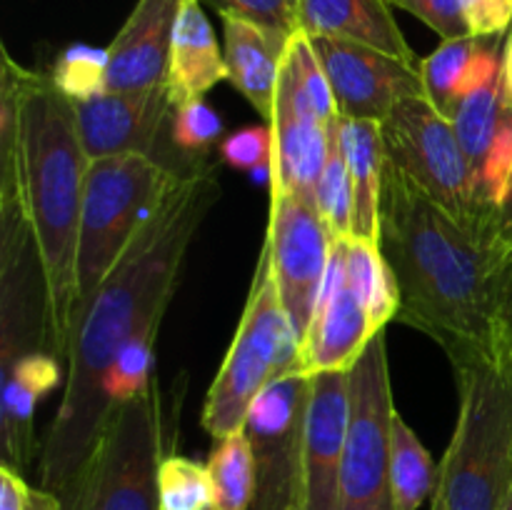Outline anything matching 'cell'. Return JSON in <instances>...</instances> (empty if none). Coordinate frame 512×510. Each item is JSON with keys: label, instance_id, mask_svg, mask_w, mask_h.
Wrapping results in <instances>:
<instances>
[{"label": "cell", "instance_id": "obj_1", "mask_svg": "<svg viewBox=\"0 0 512 510\" xmlns=\"http://www.w3.org/2000/svg\"><path fill=\"white\" fill-rule=\"evenodd\" d=\"M220 195L213 160L193 158L178 170L168 193L75 320L63 398L40 445V488L53 493L65 510L78 495L113 410L105 393L110 370L133 340L158 338L190 243Z\"/></svg>", "mask_w": 512, "mask_h": 510}, {"label": "cell", "instance_id": "obj_2", "mask_svg": "<svg viewBox=\"0 0 512 510\" xmlns=\"http://www.w3.org/2000/svg\"><path fill=\"white\" fill-rule=\"evenodd\" d=\"M380 253L398 285L395 320L433 338L453 365L498 353V288L508 253L493 235L435 203L390 160Z\"/></svg>", "mask_w": 512, "mask_h": 510}, {"label": "cell", "instance_id": "obj_3", "mask_svg": "<svg viewBox=\"0 0 512 510\" xmlns=\"http://www.w3.org/2000/svg\"><path fill=\"white\" fill-rule=\"evenodd\" d=\"M0 60V78L15 90L20 188L48 280L50 353L68 363L78 298L80 213L90 158L80 140L75 103L60 93L50 73L25 68L8 48H3Z\"/></svg>", "mask_w": 512, "mask_h": 510}, {"label": "cell", "instance_id": "obj_4", "mask_svg": "<svg viewBox=\"0 0 512 510\" xmlns=\"http://www.w3.org/2000/svg\"><path fill=\"white\" fill-rule=\"evenodd\" d=\"M458 423L440 463L433 510H503L512 490V358L500 350L453 365Z\"/></svg>", "mask_w": 512, "mask_h": 510}, {"label": "cell", "instance_id": "obj_5", "mask_svg": "<svg viewBox=\"0 0 512 510\" xmlns=\"http://www.w3.org/2000/svg\"><path fill=\"white\" fill-rule=\"evenodd\" d=\"M175 175L178 170L168 168L153 155H113L90 160L80 213L75 268L78 298L73 325L95 290L113 273L155 205L168 193Z\"/></svg>", "mask_w": 512, "mask_h": 510}, {"label": "cell", "instance_id": "obj_6", "mask_svg": "<svg viewBox=\"0 0 512 510\" xmlns=\"http://www.w3.org/2000/svg\"><path fill=\"white\" fill-rule=\"evenodd\" d=\"M298 355L300 343L280 303L278 285L263 248L243 318L205 400L203 428L208 435L218 440L243 430L255 398L273 380L295 373Z\"/></svg>", "mask_w": 512, "mask_h": 510}, {"label": "cell", "instance_id": "obj_7", "mask_svg": "<svg viewBox=\"0 0 512 510\" xmlns=\"http://www.w3.org/2000/svg\"><path fill=\"white\" fill-rule=\"evenodd\" d=\"M163 458V403L153 380L145 393L110 410L68 510H160Z\"/></svg>", "mask_w": 512, "mask_h": 510}, {"label": "cell", "instance_id": "obj_8", "mask_svg": "<svg viewBox=\"0 0 512 510\" xmlns=\"http://www.w3.org/2000/svg\"><path fill=\"white\" fill-rule=\"evenodd\" d=\"M388 160L425 195L475 230L495 238V223L483 210L455 125L428 95L405 98L380 123Z\"/></svg>", "mask_w": 512, "mask_h": 510}, {"label": "cell", "instance_id": "obj_9", "mask_svg": "<svg viewBox=\"0 0 512 510\" xmlns=\"http://www.w3.org/2000/svg\"><path fill=\"white\" fill-rule=\"evenodd\" d=\"M393 388L388 345L378 333L350 368V415L340 468V510H395L390 488Z\"/></svg>", "mask_w": 512, "mask_h": 510}, {"label": "cell", "instance_id": "obj_10", "mask_svg": "<svg viewBox=\"0 0 512 510\" xmlns=\"http://www.w3.org/2000/svg\"><path fill=\"white\" fill-rule=\"evenodd\" d=\"M310 375L285 373L255 398L243 433L255 458V500L250 510H300L303 443Z\"/></svg>", "mask_w": 512, "mask_h": 510}, {"label": "cell", "instance_id": "obj_11", "mask_svg": "<svg viewBox=\"0 0 512 510\" xmlns=\"http://www.w3.org/2000/svg\"><path fill=\"white\" fill-rule=\"evenodd\" d=\"M333 243V233L318 210L288 190L270 185V223L263 248L278 285L280 303L300 345L308 338L318 310Z\"/></svg>", "mask_w": 512, "mask_h": 510}, {"label": "cell", "instance_id": "obj_12", "mask_svg": "<svg viewBox=\"0 0 512 510\" xmlns=\"http://www.w3.org/2000/svg\"><path fill=\"white\" fill-rule=\"evenodd\" d=\"M310 43L328 75L340 118L383 123L400 100L425 95L420 63L353 40L310 38Z\"/></svg>", "mask_w": 512, "mask_h": 510}, {"label": "cell", "instance_id": "obj_13", "mask_svg": "<svg viewBox=\"0 0 512 510\" xmlns=\"http://www.w3.org/2000/svg\"><path fill=\"white\" fill-rule=\"evenodd\" d=\"M273 165L270 185L288 190L298 200L318 210V183L328 158V125L298 83V75L283 55L273 115Z\"/></svg>", "mask_w": 512, "mask_h": 510}, {"label": "cell", "instance_id": "obj_14", "mask_svg": "<svg viewBox=\"0 0 512 510\" xmlns=\"http://www.w3.org/2000/svg\"><path fill=\"white\" fill-rule=\"evenodd\" d=\"M350 415V370L310 375L300 510H340V468Z\"/></svg>", "mask_w": 512, "mask_h": 510}, {"label": "cell", "instance_id": "obj_15", "mask_svg": "<svg viewBox=\"0 0 512 510\" xmlns=\"http://www.w3.org/2000/svg\"><path fill=\"white\" fill-rule=\"evenodd\" d=\"M345 240L333 243L318 310H315L308 338L300 345L295 373L313 375L320 370H350L358 363L370 340L378 335L368 308L348 280Z\"/></svg>", "mask_w": 512, "mask_h": 510}, {"label": "cell", "instance_id": "obj_16", "mask_svg": "<svg viewBox=\"0 0 512 510\" xmlns=\"http://www.w3.org/2000/svg\"><path fill=\"white\" fill-rule=\"evenodd\" d=\"M168 85L130 93H105L75 103L80 140L90 160L113 155H153L158 138L173 120Z\"/></svg>", "mask_w": 512, "mask_h": 510}, {"label": "cell", "instance_id": "obj_17", "mask_svg": "<svg viewBox=\"0 0 512 510\" xmlns=\"http://www.w3.org/2000/svg\"><path fill=\"white\" fill-rule=\"evenodd\" d=\"M183 0H138L108 45V80L113 93L168 85L175 18Z\"/></svg>", "mask_w": 512, "mask_h": 510}, {"label": "cell", "instance_id": "obj_18", "mask_svg": "<svg viewBox=\"0 0 512 510\" xmlns=\"http://www.w3.org/2000/svg\"><path fill=\"white\" fill-rule=\"evenodd\" d=\"M390 8V0H298L300 30L308 38L353 40L420 63Z\"/></svg>", "mask_w": 512, "mask_h": 510}, {"label": "cell", "instance_id": "obj_19", "mask_svg": "<svg viewBox=\"0 0 512 510\" xmlns=\"http://www.w3.org/2000/svg\"><path fill=\"white\" fill-rule=\"evenodd\" d=\"M220 80H228L225 53L200 0H183L175 18L168 90L175 105L203 98Z\"/></svg>", "mask_w": 512, "mask_h": 510}, {"label": "cell", "instance_id": "obj_20", "mask_svg": "<svg viewBox=\"0 0 512 510\" xmlns=\"http://www.w3.org/2000/svg\"><path fill=\"white\" fill-rule=\"evenodd\" d=\"M223 40L228 80L263 118L270 120L280 65L290 38L270 33L248 20L223 18Z\"/></svg>", "mask_w": 512, "mask_h": 510}, {"label": "cell", "instance_id": "obj_21", "mask_svg": "<svg viewBox=\"0 0 512 510\" xmlns=\"http://www.w3.org/2000/svg\"><path fill=\"white\" fill-rule=\"evenodd\" d=\"M343 148L353 183V240L380 245V200L388 153L380 123L343 118Z\"/></svg>", "mask_w": 512, "mask_h": 510}, {"label": "cell", "instance_id": "obj_22", "mask_svg": "<svg viewBox=\"0 0 512 510\" xmlns=\"http://www.w3.org/2000/svg\"><path fill=\"white\" fill-rule=\"evenodd\" d=\"M508 108L510 105L505 103L503 70H500L490 83L480 85V88L473 90L468 98L460 100L453 118H450L455 125V133H458L460 138V145H463L465 150L470 170H473L475 190H478V180L485 168V160H488L490 150H493L495 145V138H498L500 128H503Z\"/></svg>", "mask_w": 512, "mask_h": 510}, {"label": "cell", "instance_id": "obj_23", "mask_svg": "<svg viewBox=\"0 0 512 510\" xmlns=\"http://www.w3.org/2000/svg\"><path fill=\"white\" fill-rule=\"evenodd\" d=\"M440 468L433 463L415 430L395 410L393 448H390V488L395 510H418L438 488Z\"/></svg>", "mask_w": 512, "mask_h": 510}, {"label": "cell", "instance_id": "obj_24", "mask_svg": "<svg viewBox=\"0 0 512 510\" xmlns=\"http://www.w3.org/2000/svg\"><path fill=\"white\" fill-rule=\"evenodd\" d=\"M208 473L213 480V510H250L255 500V458L243 430L215 440Z\"/></svg>", "mask_w": 512, "mask_h": 510}, {"label": "cell", "instance_id": "obj_25", "mask_svg": "<svg viewBox=\"0 0 512 510\" xmlns=\"http://www.w3.org/2000/svg\"><path fill=\"white\" fill-rule=\"evenodd\" d=\"M348 253V280L363 305L368 308L373 328L383 333L390 320L398 318V285H395L390 265L385 263L380 245L363 243V240H345Z\"/></svg>", "mask_w": 512, "mask_h": 510}, {"label": "cell", "instance_id": "obj_26", "mask_svg": "<svg viewBox=\"0 0 512 510\" xmlns=\"http://www.w3.org/2000/svg\"><path fill=\"white\" fill-rule=\"evenodd\" d=\"M318 213L335 240L353 235V183L343 148V118L328 125V158L318 183Z\"/></svg>", "mask_w": 512, "mask_h": 510}, {"label": "cell", "instance_id": "obj_27", "mask_svg": "<svg viewBox=\"0 0 512 510\" xmlns=\"http://www.w3.org/2000/svg\"><path fill=\"white\" fill-rule=\"evenodd\" d=\"M475 48H478L475 35L443 40L440 48H435L428 58L420 60L425 95L448 118H453L460 103V90H463L465 73H468Z\"/></svg>", "mask_w": 512, "mask_h": 510}, {"label": "cell", "instance_id": "obj_28", "mask_svg": "<svg viewBox=\"0 0 512 510\" xmlns=\"http://www.w3.org/2000/svg\"><path fill=\"white\" fill-rule=\"evenodd\" d=\"M160 510H213V480L208 465L168 453L158 473Z\"/></svg>", "mask_w": 512, "mask_h": 510}, {"label": "cell", "instance_id": "obj_29", "mask_svg": "<svg viewBox=\"0 0 512 510\" xmlns=\"http://www.w3.org/2000/svg\"><path fill=\"white\" fill-rule=\"evenodd\" d=\"M50 78L60 93L73 103L95 98L105 93L108 80V50L90 48V45H70L55 60Z\"/></svg>", "mask_w": 512, "mask_h": 510}, {"label": "cell", "instance_id": "obj_30", "mask_svg": "<svg viewBox=\"0 0 512 510\" xmlns=\"http://www.w3.org/2000/svg\"><path fill=\"white\" fill-rule=\"evenodd\" d=\"M170 135H173L175 148L183 150L185 155L203 158L205 150L218 143L223 135V120L203 98H195L175 105Z\"/></svg>", "mask_w": 512, "mask_h": 510}, {"label": "cell", "instance_id": "obj_31", "mask_svg": "<svg viewBox=\"0 0 512 510\" xmlns=\"http://www.w3.org/2000/svg\"><path fill=\"white\" fill-rule=\"evenodd\" d=\"M213 5L220 18H240L260 25L283 38H293L300 30L298 0H200Z\"/></svg>", "mask_w": 512, "mask_h": 510}, {"label": "cell", "instance_id": "obj_32", "mask_svg": "<svg viewBox=\"0 0 512 510\" xmlns=\"http://www.w3.org/2000/svg\"><path fill=\"white\" fill-rule=\"evenodd\" d=\"M220 160L238 170H260L273 165L270 125H248L220 140Z\"/></svg>", "mask_w": 512, "mask_h": 510}, {"label": "cell", "instance_id": "obj_33", "mask_svg": "<svg viewBox=\"0 0 512 510\" xmlns=\"http://www.w3.org/2000/svg\"><path fill=\"white\" fill-rule=\"evenodd\" d=\"M390 5L423 20L443 40L468 38L470 35L460 0H390Z\"/></svg>", "mask_w": 512, "mask_h": 510}, {"label": "cell", "instance_id": "obj_34", "mask_svg": "<svg viewBox=\"0 0 512 510\" xmlns=\"http://www.w3.org/2000/svg\"><path fill=\"white\" fill-rule=\"evenodd\" d=\"M470 35L505 38L512 28V0H460Z\"/></svg>", "mask_w": 512, "mask_h": 510}, {"label": "cell", "instance_id": "obj_35", "mask_svg": "<svg viewBox=\"0 0 512 510\" xmlns=\"http://www.w3.org/2000/svg\"><path fill=\"white\" fill-rule=\"evenodd\" d=\"M33 488L13 465H0V510H28Z\"/></svg>", "mask_w": 512, "mask_h": 510}, {"label": "cell", "instance_id": "obj_36", "mask_svg": "<svg viewBox=\"0 0 512 510\" xmlns=\"http://www.w3.org/2000/svg\"><path fill=\"white\" fill-rule=\"evenodd\" d=\"M498 333L503 345L508 348L512 358V250L505 258L503 270H500V288H498Z\"/></svg>", "mask_w": 512, "mask_h": 510}, {"label": "cell", "instance_id": "obj_37", "mask_svg": "<svg viewBox=\"0 0 512 510\" xmlns=\"http://www.w3.org/2000/svg\"><path fill=\"white\" fill-rule=\"evenodd\" d=\"M495 240H498L500 248L505 253L512 250V168L508 180H505L503 195L498 200V208H495Z\"/></svg>", "mask_w": 512, "mask_h": 510}, {"label": "cell", "instance_id": "obj_38", "mask_svg": "<svg viewBox=\"0 0 512 510\" xmlns=\"http://www.w3.org/2000/svg\"><path fill=\"white\" fill-rule=\"evenodd\" d=\"M503 88H505V103L512 108V28L505 35L503 45Z\"/></svg>", "mask_w": 512, "mask_h": 510}, {"label": "cell", "instance_id": "obj_39", "mask_svg": "<svg viewBox=\"0 0 512 510\" xmlns=\"http://www.w3.org/2000/svg\"><path fill=\"white\" fill-rule=\"evenodd\" d=\"M28 510H65V508L53 493H48V490H43V488H33Z\"/></svg>", "mask_w": 512, "mask_h": 510}, {"label": "cell", "instance_id": "obj_40", "mask_svg": "<svg viewBox=\"0 0 512 510\" xmlns=\"http://www.w3.org/2000/svg\"><path fill=\"white\" fill-rule=\"evenodd\" d=\"M503 510H512V490H510V498H508V503H505Z\"/></svg>", "mask_w": 512, "mask_h": 510}, {"label": "cell", "instance_id": "obj_41", "mask_svg": "<svg viewBox=\"0 0 512 510\" xmlns=\"http://www.w3.org/2000/svg\"><path fill=\"white\" fill-rule=\"evenodd\" d=\"M290 510H298V508H290Z\"/></svg>", "mask_w": 512, "mask_h": 510}]
</instances>
